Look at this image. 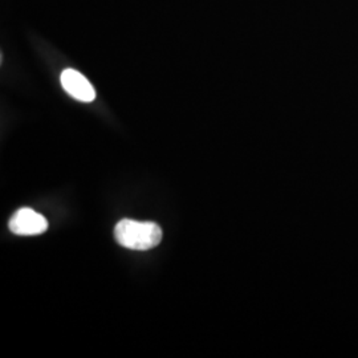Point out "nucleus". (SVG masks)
Here are the masks:
<instances>
[{"mask_svg": "<svg viewBox=\"0 0 358 358\" xmlns=\"http://www.w3.org/2000/svg\"><path fill=\"white\" fill-rule=\"evenodd\" d=\"M117 243L134 251H148L162 241V230L153 222H137L122 219L115 229Z\"/></svg>", "mask_w": 358, "mask_h": 358, "instance_id": "1", "label": "nucleus"}, {"mask_svg": "<svg viewBox=\"0 0 358 358\" xmlns=\"http://www.w3.org/2000/svg\"><path fill=\"white\" fill-rule=\"evenodd\" d=\"M8 227L15 235L34 236L48 230V222L32 208L24 207L13 214Z\"/></svg>", "mask_w": 358, "mask_h": 358, "instance_id": "2", "label": "nucleus"}, {"mask_svg": "<svg viewBox=\"0 0 358 358\" xmlns=\"http://www.w3.org/2000/svg\"><path fill=\"white\" fill-rule=\"evenodd\" d=\"M62 85L66 93L81 103H92L96 99V90L92 87L87 77L75 69H65L60 77Z\"/></svg>", "mask_w": 358, "mask_h": 358, "instance_id": "3", "label": "nucleus"}]
</instances>
